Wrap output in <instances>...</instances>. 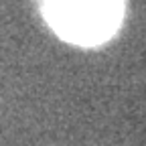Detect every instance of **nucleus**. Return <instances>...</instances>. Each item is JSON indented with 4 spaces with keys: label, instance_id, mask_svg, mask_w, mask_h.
<instances>
[{
    "label": "nucleus",
    "instance_id": "nucleus-1",
    "mask_svg": "<svg viewBox=\"0 0 146 146\" xmlns=\"http://www.w3.org/2000/svg\"><path fill=\"white\" fill-rule=\"evenodd\" d=\"M53 31L75 45H100L120 27L124 0H41Z\"/></svg>",
    "mask_w": 146,
    "mask_h": 146
}]
</instances>
